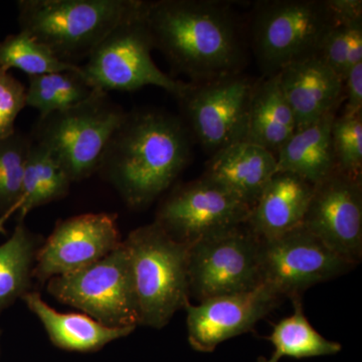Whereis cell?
I'll list each match as a JSON object with an SVG mask.
<instances>
[{
	"label": "cell",
	"instance_id": "2",
	"mask_svg": "<svg viewBox=\"0 0 362 362\" xmlns=\"http://www.w3.org/2000/svg\"><path fill=\"white\" fill-rule=\"evenodd\" d=\"M194 139L180 116L154 109L127 112L98 173L131 209L150 206L189 165Z\"/></svg>",
	"mask_w": 362,
	"mask_h": 362
},
{
	"label": "cell",
	"instance_id": "12",
	"mask_svg": "<svg viewBox=\"0 0 362 362\" xmlns=\"http://www.w3.org/2000/svg\"><path fill=\"white\" fill-rule=\"evenodd\" d=\"M250 209L211 181L183 183L161 202L156 223L171 239L190 245L197 240L246 223Z\"/></svg>",
	"mask_w": 362,
	"mask_h": 362
},
{
	"label": "cell",
	"instance_id": "29",
	"mask_svg": "<svg viewBox=\"0 0 362 362\" xmlns=\"http://www.w3.org/2000/svg\"><path fill=\"white\" fill-rule=\"evenodd\" d=\"M362 18L352 20L338 18L337 23L326 33L319 47L318 56L339 76L343 82L349 73L347 56L352 28Z\"/></svg>",
	"mask_w": 362,
	"mask_h": 362
},
{
	"label": "cell",
	"instance_id": "33",
	"mask_svg": "<svg viewBox=\"0 0 362 362\" xmlns=\"http://www.w3.org/2000/svg\"><path fill=\"white\" fill-rule=\"evenodd\" d=\"M0 341H1V329H0Z\"/></svg>",
	"mask_w": 362,
	"mask_h": 362
},
{
	"label": "cell",
	"instance_id": "32",
	"mask_svg": "<svg viewBox=\"0 0 362 362\" xmlns=\"http://www.w3.org/2000/svg\"><path fill=\"white\" fill-rule=\"evenodd\" d=\"M11 216H0V233L6 235V223Z\"/></svg>",
	"mask_w": 362,
	"mask_h": 362
},
{
	"label": "cell",
	"instance_id": "21",
	"mask_svg": "<svg viewBox=\"0 0 362 362\" xmlns=\"http://www.w3.org/2000/svg\"><path fill=\"white\" fill-rule=\"evenodd\" d=\"M337 110L295 131L276 154L278 171L293 173L315 185L337 169L331 128Z\"/></svg>",
	"mask_w": 362,
	"mask_h": 362
},
{
	"label": "cell",
	"instance_id": "17",
	"mask_svg": "<svg viewBox=\"0 0 362 362\" xmlns=\"http://www.w3.org/2000/svg\"><path fill=\"white\" fill-rule=\"evenodd\" d=\"M277 173V159L273 153L242 141L211 156L202 177L251 209Z\"/></svg>",
	"mask_w": 362,
	"mask_h": 362
},
{
	"label": "cell",
	"instance_id": "20",
	"mask_svg": "<svg viewBox=\"0 0 362 362\" xmlns=\"http://www.w3.org/2000/svg\"><path fill=\"white\" fill-rule=\"evenodd\" d=\"M297 130L296 118L286 99L278 75L256 80L250 101L244 141L276 156Z\"/></svg>",
	"mask_w": 362,
	"mask_h": 362
},
{
	"label": "cell",
	"instance_id": "11",
	"mask_svg": "<svg viewBox=\"0 0 362 362\" xmlns=\"http://www.w3.org/2000/svg\"><path fill=\"white\" fill-rule=\"evenodd\" d=\"M354 267L302 225L273 239L261 240L262 284L281 297H302L308 288L339 277Z\"/></svg>",
	"mask_w": 362,
	"mask_h": 362
},
{
	"label": "cell",
	"instance_id": "16",
	"mask_svg": "<svg viewBox=\"0 0 362 362\" xmlns=\"http://www.w3.org/2000/svg\"><path fill=\"white\" fill-rule=\"evenodd\" d=\"M277 75L297 129L316 122L344 101L343 81L317 54L293 62Z\"/></svg>",
	"mask_w": 362,
	"mask_h": 362
},
{
	"label": "cell",
	"instance_id": "15",
	"mask_svg": "<svg viewBox=\"0 0 362 362\" xmlns=\"http://www.w3.org/2000/svg\"><path fill=\"white\" fill-rule=\"evenodd\" d=\"M281 298L262 284L250 291L211 298L197 305L188 302L185 309L190 346L199 352H213L226 340L252 330L278 306Z\"/></svg>",
	"mask_w": 362,
	"mask_h": 362
},
{
	"label": "cell",
	"instance_id": "7",
	"mask_svg": "<svg viewBox=\"0 0 362 362\" xmlns=\"http://www.w3.org/2000/svg\"><path fill=\"white\" fill-rule=\"evenodd\" d=\"M141 11L124 21L92 52L84 65L83 77L94 90L132 92L146 86L166 90L176 100L185 94L189 82L162 71L151 57V35Z\"/></svg>",
	"mask_w": 362,
	"mask_h": 362
},
{
	"label": "cell",
	"instance_id": "25",
	"mask_svg": "<svg viewBox=\"0 0 362 362\" xmlns=\"http://www.w3.org/2000/svg\"><path fill=\"white\" fill-rule=\"evenodd\" d=\"M28 82L26 106L39 111L40 117L75 106L94 90L83 77L82 70L30 76Z\"/></svg>",
	"mask_w": 362,
	"mask_h": 362
},
{
	"label": "cell",
	"instance_id": "6",
	"mask_svg": "<svg viewBox=\"0 0 362 362\" xmlns=\"http://www.w3.org/2000/svg\"><path fill=\"white\" fill-rule=\"evenodd\" d=\"M337 18L329 0H265L255 4L247 42L264 76L318 54Z\"/></svg>",
	"mask_w": 362,
	"mask_h": 362
},
{
	"label": "cell",
	"instance_id": "31",
	"mask_svg": "<svg viewBox=\"0 0 362 362\" xmlns=\"http://www.w3.org/2000/svg\"><path fill=\"white\" fill-rule=\"evenodd\" d=\"M345 113L362 112V63L352 66L343 82Z\"/></svg>",
	"mask_w": 362,
	"mask_h": 362
},
{
	"label": "cell",
	"instance_id": "22",
	"mask_svg": "<svg viewBox=\"0 0 362 362\" xmlns=\"http://www.w3.org/2000/svg\"><path fill=\"white\" fill-rule=\"evenodd\" d=\"M44 240L18 221L13 235L0 245V314L32 291L33 271Z\"/></svg>",
	"mask_w": 362,
	"mask_h": 362
},
{
	"label": "cell",
	"instance_id": "13",
	"mask_svg": "<svg viewBox=\"0 0 362 362\" xmlns=\"http://www.w3.org/2000/svg\"><path fill=\"white\" fill-rule=\"evenodd\" d=\"M361 177L335 169L314 185L302 226L351 265L362 258Z\"/></svg>",
	"mask_w": 362,
	"mask_h": 362
},
{
	"label": "cell",
	"instance_id": "9",
	"mask_svg": "<svg viewBox=\"0 0 362 362\" xmlns=\"http://www.w3.org/2000/svg\"><path fill=\"white\" fill-rule=\"evenodd\" d=\"M261 240L246 223L188 246L189 296L199 302L250 291L262 285Z\"/></svg>",
	"mask_w": 362,
	"mask_h": 362
},
{
	"label": "cell",
	"instance_id": "23",
	"mask_svg": "<svg viewBox=\"0 0 362 362\" xmlns=\"http://www.w3.org/2000/svg\"><path fill=\"white\" fill-rule=\"evenodd\" d=\"M71 183L52 154L32 139L23 173V194L16 211L18 221H25L37 207L66 197Z\"/></svg>",
	"mask_w": 362,
	"mask_h": 362
},
{
	"label": "cell",
	"instance_id": "30",
	"mask_svg": "<svg viewBox=\"0 0 362 362\" xmlns=\"http://www.w3.org/2000/svg\"><path fill=\"white\" fill-rule=\"evenodd\" d=\"M26 107V88L7 71L0 70V139L16 132V117Z\"/></svg>",
	"mask_w": 362,
	"mask_h": 362
},
{
	"label": "cell",
	"instance_id": "3",
	"mask_svg": "<svg viewBox=\"0 0 362 362\" xmlns=\"http://www.w3.org/2000/svg\"><path fill=\"white\" fill-rule=\"evenodd\" d=\"M143 4V0H21L18 23L57 58L78 65Z\"/></svg>",
	"mask_w": 362,
	"mask_h": 362
},
{
	"label": "cell",
	"instance_id": "8",
	"mask_svg": "<svg viewBox=\"0 0 362 362\" xmlns=\"http://www.w3.org/2000/svg\"><path fill=\"white\" fill-rule=\"evenodd\" d=\"M47 292L109 327L139 326L129 254L124 244L81 270L47 281Z\"/></svg>",
	"mask_w": 362,
	"mask_h": 362
},
{
	"label": "cell",
	"instance_id": "10",
	"mask_svg": "<svg viewBox=\"0 0 362 362\" xmlns=\"http://www.w3.org/2000/svg\"><path fill=\"white\" fill-rule=\"evenodd\" d=\"M255 82L244 73L233 74L197 84L189 83L185 94L178 98L181 119L194 142L209 156L244 141Z\"/></svg>",
	"mask_w": 362,
	"mask_h": 362
},
{
	"label": "cell",
	"instance_id": "14",
	"mask_svg": "<svg viewBox=\"0 0 362 362\" xmlns=\"http://www.w3.org/2000/svg\"><path fill=\"white\" fill-rule=\"evenodd\" d=\"M122 242L116 214H83L59 221L37 251L33 277L45 283L81 270L110 254Z\"/></svg>",
	"mask_w": 362,
	"mask_h": 362
},
{
	"label": "cell",
	"instance_id": "4",
	"mask_svg": "<svg viewBox=\"0 0 362 362\" xmlns=\"http://www.w3.org/2000/svg\"><path fill=\"white\" fill-rule=\"evenodd\" d=\"M124 240L129 254L139 326L161 329L189 302L188 246L156 221L132 230Z\"/></svg>",
	"mask_w": 362,
	"mask_h": 362
},
{
	"label": "cell",
	"instance_id": "27",
	"mask_svg": "<svg viewBox=\"0 0 362 362\" xmlns=\"http://www.w3.org/2000/svg\"><path fill=\"white\" fill-rule=\"evenodd\" d=\"M30 145V135L18 130L0 139V216H11L18 211Z\"/></svg>",
	"mask_w": 362,
	"mask_h": 362
},
{
	"label": "cell",
	"instance_id": "19",
	"mask_svg": "<svg viewBox=\"0 0 362 362\" xmlns=\"http://www.w3.org/2000/svg\"><path fill=\"white\" fill-rule=\"evenodd\" d=\"M21 300L44 326L52 344L66 351H99L109 343L127 337L136 329L109 327L85 313H61L49 306L39 292H28Z\"/></svg>",
	"mask_w": 362,
	"mask_h": 362
},
{
	"label": "cell",
	"instance_id": "28",
	"mask_svg": "<svg viewBox=\"0 0 362 362\" xmlns=\"http://www.w3.org/2000/svg\"><path fill=\"white\" fill-rule=\"evenodd\" d=\"M335 164L340 173L361 177L362 112L335 117L331 128Z\"/></svg>",
	"mask_w": 362,
	"mask_h": 362
},
{
	"label": "cell",
	"instance_id": "18",
	"mask_svg": "<svg viewBox=\"0 0 362 362\" xmlns=\"http://www.w3.org/2000/svg\"><path fill=\"white\" fill-rule=\"evenodd\" d=\"M314 185L278 171L251 207L246 225L259 240H269L302 225Z\"/></svg>",
	"mask_w": 362,
	"mask_h": 362
},
{
	"label": "cell",
	"instance_id": "26",
	"mask_svg": "<svg viewBox=\"0 0 362 362\" xmlns=\"http://www.w3.org/2000/svg\"><path fill=\"white\" fill-rule=\"evenodd\" d=\"M18 69L30 76L59 71H80L81 66L65 63L45 45L21 30L0 40V70Z\"/></svg>",
	"mask_w": 362,
	"mask_h": 362
},
{
	"label": "cell",
	"instance_id": "1",
	"mask_svg": "<svg viewBox=\"0 0 362 362\" xmlns=\"http://www.w3.org/2000/svg\"><path fill=\"white\" fill-rule=\"evenodd\" d=\"M144 18L154 49L189 83L243 73L246 66L249 42L228 2L146 1Z\"/></svg>",
	"mask_w": 362,
	"mask_h": 362
},
{
	"label": "cell",
	"instance_id": "24",
	"mask_svg": "<svg viewBox=\"0 0 362 362\" xmlns=\"http://www.w3.org/2000/svg\"><path fill=\"white\" fill-rule=\"evenodd\" d=\"M294 312L274 326L268 337L273 344V354L258 362H279L283 357L302 359L309 357L333 356L340 352V343L330 341L314 329L304 313L302 297L291 300Z\"/></svg>",
	"mask_w": 362,
	"mask_h": 362
},
{
	"label": "cell",
	"instance_id": "5",
	"mask_svg": "<svg viewBox=\"0 0 362 362\" xmlns=\"http://www.w3.org/2000/svg\"><path fill=\"white\" fill-rule=\"evenodd\" d=\"M126 113L109 93L94 90L75 106L40 117L30 137L52 154L71 182H78L98 173Z\"/></svg>",
	"mask_w": 362,
	"mask_h": 362
}]
</instances>
